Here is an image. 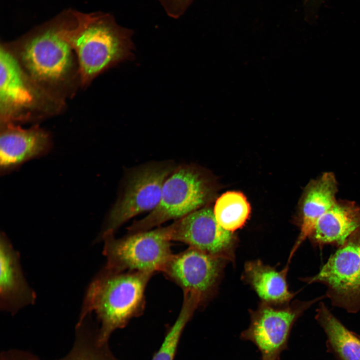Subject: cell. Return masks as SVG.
Masks as SVG:
<instances>
[{
	"instance_id": "cell-1",
	"label": "cell",
	"mask_w": 360,
	"mask_h": 360,
	"mask_svg": "<svg viewBox=\"0 0 360 360\" xmlns=\"http://www.w3.org/2000/svg\"><path fill=\"white\" fill-rule=\"evenodd\" d=\"M76 18V11L66 10L6 44L31 79L64 102L76 84H80L77 58L69 40Z\"/></svg>"
},
{
	"instance_id": "cell-2",
	"label": "cell",
	"mask_w": 360,
	"mask_h": 360,
	"mask_svg": "<svg viewBox=\"0 0 360 360\" xmlns=\"http://www.w3.org/2000/svg\"><path fill=\"white\" fill-rule=\"evenodd\" d=\"M132 34L110 14L78 12L69 40L77 58L80 84L86 86L106 70L131 60Z\"/></svg>"
},
{
	"instance_id": "cell-3",
	"label": "cell",
	"mask_w": 360,
	"mask_h": 360,
	"mask_svg": "<svg viewBox=\"0 0 360 360\" xmlns=\"http://www.w3.org/2000/svg\"><path fill=\"white\" fill-rule=\"evenodd\" d=\"M153 274L142 272L112 273L102 270L88 286L79 320L95 313L100 324L98 338L108 342L115 330L124 328L143 312L145 289Z\"/></svg>"
},
{
	"instance_id": "cell-4",
	"label": "cell",
	"mask_w": 360,
	"mask_h": 360,
	"mask_svg": "<svg viewBox=\"0 0 360 360\" xmlns=\"http://www.w3.org/2000/svg\"><path fill=\"white\" fill-rule=\"evenodd\" d=\"M64 104L34 82L6 44H1L0 124L39 120L59 112Z\"/></svg>"
},
{
	"instance_id": "cell-5",
	"label": "cell",
	"mask_w": 360,
	"mask_h": 360,
	"mask_svg": "<svg viewBox=\"0 0 360 360\" xmlns=\"http://www.w3.org/2000/svg\"><path fill=\"white\" fill-rule=\"evenodd\" d=\"M208 184L204 175L196 166L187 164L176 166L164 182L158 206L146 217L128 227V234L150 230L201 208L210 199Z\"/></svg>"
},
{
	"instance_id": "cell-6",
	"label": "cell",
	"mask_w": 360,
	"mask_h": 360,
	"mask_svg": "<svg viewBox=\"0 0 360 360\" xmlns=\"http://www.w3.org/2000/svg\"><path fill=\"white\" fill-rule=\"evenodd\" d=\"M103 253L106 262L103 270L112 273L162 272L172 256L170 240L164 227L116 238L114 232H102Z\"/></svg>"
},
{
	"instance_id": "cell-7",
	"label": "cell",
	"mask_w": 360,
	"mask_h": 360,
	"mask_svg": "<svg viewBox=\"0 0 360 360\" xmlns=\"http://www.w3.org/2000/svg\"><path fill=\"white\" fill-rule=\"evenodd\" d=\"M320 283L332 305L350 314L360 310V230L350 236L315 275L302 278Z\"/></svg>"
},
{
	"instance_id": "cell-8",
	"label": "cell",
	"mask_w": 360,
	"mask_h": 360,
	"mask_svg": "<svg viewBox=\"0 0 360 360\" xmlns=\"http://www.w3.org/2000/svg\"><path fill=\"white\" fill-rule=\"evenodd\" d=\"M326 298L324 295L310 300H296L281 308L262 302L256 310L250 312V325L240 338L257 347L260 360H280L282 352L288 348L295 322L304 311Z\"/></svg>"
},
{
	"instance_id": "cell-9",
	"label": "cell",
	"mask_w": 360,
	"mask_h": 360,
	"mask_svg": "<svg viewBox=\"0 0 360 360\" xmlns=\"http://www.w3.org/2000/svg\"><path fill=\"white\" fill-rule=\"evenodd\" d=\"M176 167L172 162H159L134 171L122 194L110 210L102 232H114L131 218L154 209L160 202L164 182Z\"/></svg>"
},
{
	"instance_id": "cell-10",
	"label": "cell",
	"mask_w": 360,
	"mask_h": 360,
	"mask_svg": "<svg viewBox=\"0 0 360 360\" xmlns=\"http://www.w3.org/2000/svg\"><path fill=\"white\" fill-rule=\"evenodd\" d=\"M170 240L179 241L211 255L232 260L236 245L233 232L218 222L213 210L204 208L164 227Z\"/></svg>"
},
{
	"instance_id": "cell-11",
	"label": "cell",
	"mask_w": 360,
	"mask_h": 360,
	"mask_svg": "<svg viewBox=\"0 0 360 360\" xmlns=\"http://www.w3.org/2000/svg\"><path fill=\"white\" fill-rule=\"evenodd\" d=\"M226 260L190 246L173 254L162 272L184 292L196 294L203 302L216 286Z\"/></svg>"
},
{
	"instance_id": "cell-12",
	"label": "cell",
	"mask_w": 360,
	"mask_h": 360,
	"mask_svg": "<svg viewBox=\"0 0 360 360\" xmlns=\"http://www.w3.org/2000/svg\"><path fill=\"white\" fill-rule=\"evenodd\" d=\"M52 146L50 134L38 125L23 128L14 123L0 124L1 174L16 170L29 160L45 155Z\"/></svg>"
},
{
	"instance_id": "cell-13",
	"label": "cell",
	"mask_w": 360,
	"mask_h": 360,
	"mask_svg": "<svg viewBox=\"0 0 360 360\" xmlns=\"http://www.w3.org/2000/svg\"><path fill=\"white\" fill-rule=\"evenodd\" d=\"M0 238V307L14 314L33 304L36 295L24 277L18 253L4 233Z\"/></svg>"
},
{
	"instance_id": "cell-14",
	"label": "cell",
	"mask_w": 360,
	"mask_h": 360,
	"mask_svg": "<svg viewBox=\"0 0 360 360\" xmlns=\"http://www.w3.org/2000/svg\"><path fill=\"white\" fill-rule=\"evenodd\" d=\"M360 230V206L354 202L336 200L317 220L308 238L315 248L342 246L354 232Z\"/></svg>"
},
{
	"instance_id": "cell-15",
	"label": "cell",
	"mask_w": 360,
	"mask_h": 360,
	"mask_svg": "<svg viewBox=\"0 0 360 360\" xmlns=\"http://www.w3.org/2000/svg\"><path fill=\"white\" fill-rule=\"evenodd\" d=\"M338 182L334 174L326 172L312 180L305 188L299 204L300 233L290 258L308 238L312 228L321 216L336 202Z\"/></svg>"
},
{
	"instance_id": "cell-16",
	"label": "cell",
	"mask_w": 360,
	"mask_h": 360,
	"mask_svg": "<svg viewBox=\"0 0 360 360\" xmlns=\"http://www.w3.org/2000/svg\"><path fill=\"white\" fill-rule=\"evenodd\" d=\"M288 266L281 271L264 264L260 260L247 262L244 277L262 302L274 306L286 305L296 293L288 290L286 276Z\"/></svg>"
},
{
	"instance_id": "cell-17",
	"label": "cell",
	"mask_w": 360,
	"mask_h": 360,
	"mask_svg": "<svg viewBox=\"0 0 360 360\" xmlns=\"http://www.w3.org/2000/svg\"><path fill=\"white\" fill-rule=\"evenodd\" d=\"M315 318L326 335L328 351L336 360H360V336L346 328L322 302Z\"/></svg>"
},
{
	"instance_id": "cell-18",
	"label": "cell",
	"mask_w": 360,
	"mask_h": 360,
	"mask_svg": "<svg viewBox=\"0 0 360 360\" xmlns=\"http://www.w3.org/2000/svg\"><path fill=\"white\" fill-rule=\"evenodd\" d=\"M88 324L86 319L78 322L72 350L58 360H119L110 350L108 342L99 340L98 328Z\"/></svg>"
},
{
	"instance_id": "cell-19",
	"label": "cell",
	"mask_w": 360,
	"mask_h": 360,
	"mask_svg": "<svg viewBox=\"0 0 360 360\" xmlns=\"http://www.w3.org/2000/svg\"><path fill=\"white\" fill-rule=\"evenodd\" d=\"M213 211L218 224L224 229L234 232L246 223L250 206L242 192L230 191L217 199Z\"/></svg>"
},
{
	"instance_id": "cell-20",
	"label": "cell",
	"mask_w": 360,
	"mask_h": 360,
	"mask_svg": "<svg viewBox=\"0 0 360 360\" xmlns=\"http://www.w3.org/2000/svg\"><path fill=\"white\" fill-rule=\"evenodd\" d=\"M184 294L180 312L152 360H174L183 330L194 311L202 303L199 296L196 294L190 292H184Z\"/></svg>"
},
{
	"instance_id": "cell-21",
	"label": "cell",
	"mask_w": 360,
	"mask_h": 360,
	"mask_svg": "<svg viewBox=\"0 0 360 360\" xmlns=\"http://www.w3.org/2000/svg\"><path fill=\"white\" fill-rule=\"evenodd\" d=\"M167 14L174 18L181 16L194 0H158Z\"/></svg>"
},
{
	"instance_id": "cell-22",
	"label": "cell",
	"mask_w": 360,
	"mask_h": 360,
	"mask_svg": "<svg viewBox=\"0 0 360 360\" xmlns=\"http://www.w3.org/2000/svg\"><path fill=\"white\" fill-rule=\"evenodd\" d=\"M0 360H40L33 354L24 351L12 350L5 351L0 354Z\"/></svg>"
}]
</instances>
